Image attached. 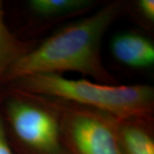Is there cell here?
I'll return each instance as SVG.
<instances>
[{
	"label": "cell",
	"instance_id": "cell-9",
	"mask_svg": "<svg viewBox=\"0 0 154 154\" xmlns=\"http://www.w3.org/2000/svg\"><path fill=\"white\" fill-rule=\"evenodd\" d=\"M133 7L134 15L138 17L139 21L144 23V26L148 28L153 26L154 23V1L153 0H138Z\"/></svg>",
	"mask_w": 154,
	"mask_h": 154
},
{
	"label": "cell",
	"instance_id": "cell-6",
	"mask_svg": "<svg viewBox=\"0 0 154 154\" xmlns=\"http://www.w3.org/2000/svg\"><path fill=\"white\" fill-rule=\"evenodd\" d=\"M112 55L121 63L134 69H146L154 63V45L149 38L134 32H125L113 38Z\"/></svg>",
	"mask_w": 154,
	"mask_h": 154
},
{
	"label": "cell",
	"instance_id": "cell-7",
	"mask_svg": "<svg viewBox=\"0 0 154 154\" xmlns=\"http://www.w3.org/2000/svg\"><path fill=\"white\" fill-rule=\"evenodd\" d=\"M99 3L95 0H30L28 6L33 17L44 24H51L83 16Z\"/></svg>",
	"mask_w": 154,
	"mask_h": 154
},
{
	"label": "cell",
	"instance_id": "cell-3",
	"mask_svg": "<svg viewBox=\"0 0 154 154\" xmlns=\"http://www.w3.org/2000/svg\"><path fill=\"white\" fill-rule=\"evenodd\" d=\"M0 113L12 148L18 154H63L59 116L53 100L6 87Z\"/></svg>",
	"mask_w": 154,
	"mask_h": 154
},
{
	"label": "cell",
	"instance_id": "cell-2",
	"mask_svg": "<svg viewBox=\"0 0 154 154\" xmlns=\"http://www.w3.org/2000/svg\"><path fill=\"white\" fill-rule=\"evenodd\" d=\"M6 87L93 108L116 118L153 116L154 88L150 85H106L58 74H38L17 79Z\"/></svg>",
	"mask_w": 154,
	"mask_h": 154
},
{
	"label": "cell",
	"instance_id": "cell-8",
	"mask_svg": "<svg viewBox=\"0 0 154 154\" xmlns=\"http://www.w3.org/2000/svg\"><path fill=\"white\" fill-rule=\"evenodd\" d=\"M37 43L34 39L22 40L11 33L5 21L3 5L0 1V86L9 68Z\"/></svg>",
	"mask_w": 154,
	"mask_h": 154
},
{
	"label": "cell",
	"instance_id": "cell-5",
	"mask_svg": "<svg viewBox=\"0 0 154 154\" xmlns=\"http://www.w3.org/2000/svg\"><path fill=\"white\" fill-rule=\"evenodd\" d=\"M119 154H154V117L116 118Z\"/></svg>",
	"mask_w": 154,
	"mask_h": 154
},
{
	"label": "cell",
	"instance_id": "cell-4",
	"mask_svg": "<svg viewBox=\"0 0 154 154\" xmlns=\"http://www.w3.org/2000/svg\"><path fill=\"white\" fill-rule=\"evenodd\" d=\"M51 99L58 111L63 154H119L116 117L69 101Z\"/></svg>",
	"mask_w": 154,
	"mask_h": 154
},
{
	"label": "cell",
	"instance_id": "cell-1",
	"mask_svg": "<svg viewBox=\"0 0 154 154\" xmlns=\"http://www.w3.org/2000/svg\"><path fill=\"white\" fill-rule=\"evenodd\" d=\"M125 11L124 2H110L63 27L19 57L6 71L1 86L32 75L69 71L92 77L99 83L116 85L115 77L104 65L101 49L108 28Z\"/></svg>",
	"mask_w": 154,
	"mask_h": 154
},
{
	"label": "cell",
	"instance_id": "cell-10",
	"mask_svg": "<svg viewBox=\"0 0 154 154\" xmlns=\"http://www.w3.org/2000/svg\"><path fill=\"white\" fill-rule=\"evenodd\" d=\"M0 154H16L7 136L1 113H0Z\"/></svg>",
	"mask_w": 154,
	"mask_h": 154
}]
</instances>
